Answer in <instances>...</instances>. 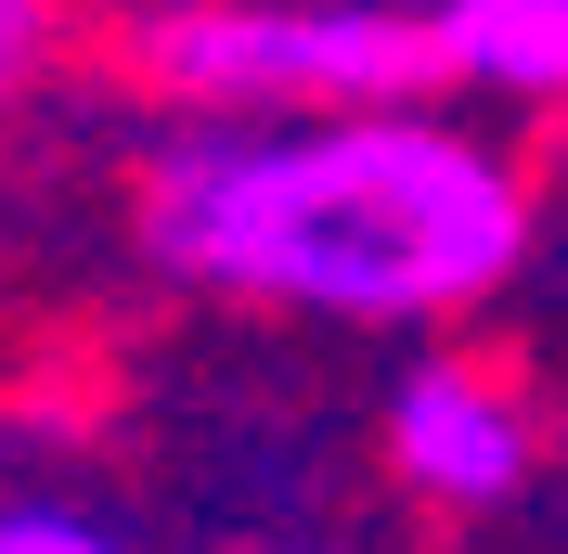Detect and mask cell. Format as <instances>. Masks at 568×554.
<instances>
[{"mask_svg":"<svg viewBox=\"0 0 568 554\" xmlns=\"http://www.w3.org/2000/svg\"><path fill=\"white\" fill-rule=\"evenodd\" d=\"M130 65L181 104H323V116H426L439 91L426 13H388V0H181L130 27Z\"/></svg>","mask_w":568,"mask_h":554,"instance_id":"cell-2","label":"cell"},{"mask_svg":"<svg viewBox=\"0 0 568 554\" xmlns=\"http://www.w3.org/2000/svg\"><path fill=\"white\" fill-rule=\"evenodd\" d=\"M439 91H517L542 104L568 78V0H426Z\"/></svg>","mask_w":568,"mask_h":554,"instance_id":"cell-4","label":"cell"},{"mask_svg":"<svg viewBox=\"0 0 568 554\" xmlns=\"http://www.w3.org/2000/svg\"><path fill=\"white\" fill-rule=\"evenodd\" d=\"M0 554H116V542L91 516H39V503H27V516H0Z\"/></svg>","mask_w":568,"mask_h":554,"instance_id":"cell-5","label":"cell"},{"mask_svg":"<svg viewBox=\"0 0 568 554\" xmlns=\"http://www.w3.org/2000/svg\"><path fill=\"white\" fill-rule=\"evenodd\" d=\"M39 52H52V0H0V91H13Z\"/></svg>","mask_w":568,"mask_h":554,"instance_id":"cell-6","label":"cell"},{"mask_svg":"<svg viewBox=\"0 0 568 554\" xmlns=\"http://www.w3.org/2000/svg\"><path fill=\"white\" fill-rule=\"evenodd\" d=\"M142 245L194 284L336 322H426L530 258V181L439 116L181 130L142 155Z\"/></svg>","mask_w":568,"mask_h":554,"instance_id":"cell-1","label":"cell"},{"mask_svg":"<svg viewBox=\"0 0 568 554\" xmlns=\"http://www.w3.org/2000/svg\"><path fill=\"white\" fill-rule=\"evenodd\" d=\"M388 464L426 503H504L530 478V413L491 375H465V361H414L388 387Z\"/></svg>","mask_w":568,"mask_h":554,"instance_id":"cell-3","label":"cell"}]
</instances>
